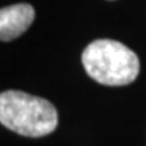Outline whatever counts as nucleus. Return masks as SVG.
Listing matches in <instances>:
<instances>
[{
    "label": "nucleus",
    "instance_id": "7ed1b4c3",
    "mask_svg": "<svg viewBox=\"0 0 146 146\" xmlns=\"http://www.w3.org/2000/svg\"><path fill=\"white\" fill-rule=\"evenodd\" d=\"M35 18L33 5L27 3L0 8V41H12L31 26Z\"/></svg>",
    "mask_w": 146,
    "mask_h": 146
},
{
    "label": "nucleus",
    "instance_id": "f257e3e1",
    "mask_svg": "<svg viewBox=\"0 0 146 146\" xmlns=\"http://www.w3.org/2000/svg\"><path fill=\"white\" fill-rule=\"evenodd\" d=\"M0 123L16 134L38 138L57 129V110L46 99L10 89L0 94Z\"/></svg>",
    "mask_w": 146,
    "mask_h": 146
},
{
    "label": "nucleus",
    "instance_id": "f03ea898",
    "mask_svg": "<svg viewBox=\"0 0 146 146\" xmlns=\"http://www.w3.org/2000/svg\"><path fill=\"white\" fill-rule=\"evenodd\" d=\"M84 69L95 81L110 85H127L139 73V60L131 49L112 39H96L84 49Z\"/></svg>",
    "mask_w": 146,
    "mask_h": 146
}]
</instances>
